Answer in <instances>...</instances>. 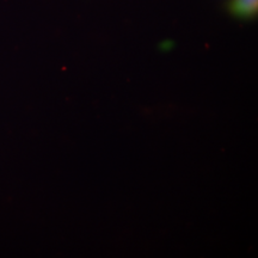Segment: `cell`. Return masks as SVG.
Instances as JSON below:
<instances>
[{"label":"cell","mask_w":258,"mask_h":258,"mask_svg":"<svg viewBox=\"0 0 258 258\" xmlns=\"http://www.w3.org/2000/svg\"><path fill=\"white\" fill-rule=\"evenodd\" d=\"M231 8L232 12L239 17H252L257 12L258 0H233Z\"/></svg>","instance_id":"cell-1"}]
</instances>
